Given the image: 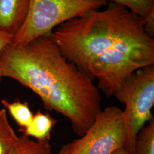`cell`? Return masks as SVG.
I'll list each match as a JSON object with an SVG mask.
<instances>
[{
	"mask_svg": "<svg viewBox=\"0 0 154 154\" xmlns=\"http://www.w3.org/2000/svg\"><path fill=\"white\" fill-rule=\"evenodd\" d=\"M134 154H154V118L138 132Z\"/></svg>",
	"mask_w": 154,
	"mask_h": 154,
	"instance_id": "11",
	"label": "cell"
},
{
	"mask_svg": "<svg viewBox=\"0 0 154 154\" xmlns=\"http://www.w3.org/2000/svg\"><path fill=\"white\" fill-rule=\"evenodd\" d=\"M18 139L8 121L6 112L0 119V154H11Z\"/></svg>",
	"mask_w": 154,
	"mask_h": 154,
	"instance_id": "10",
	"label": "cell"
},
{
	"mask_svg": "<svg viewBox=\"0 0 154 154\" xmlns=\"http://www.w3.org/2000/svg\"><path fill=\"white\" fill-rule=\"evenodd\" d=\"M113 95L125 105L123 114L127 142L125 149L129 154H134L138 132L154 118V65L130 74L122 81Z\"/></svg>",
	"mask_w": 154,
	"mask_h": 154,
	"instance_id": "4",
	"label": "cell"
},
{
	"mask_svg": "<svg viewBox=\"0 0 154 154\" xmlns=\"http://www.w3.org/2000/svg\"><path fill=\"white\" fill-rule=\"evenodd\" d=\"M30 0H0V32L14 37L28 14Z\"/></svg>",
	"mask_w": 154,
	"mask_h": 154,
	"instance_id": "6",
	"label": "cell"
},
{
	"mask_svg": "<svg viewBox=\"0 0 154 154\" xmlns=\"http://www.w3.org/2000/svg\"><path fill=\"white\" fill-rule=\"evenodd\" d=\"M0 72L33 91L46 110L66 117L79 137L102 110L93 79L63 55L51 34L22 46H8L0 55Z\"/></svg>",
	"mask_w": 154,
	"mask_h": 154,
	"instance_id": "2",
	"label": "cell"
},
{
	"mask_svg": "<svg viewBox=\"0 0 154 154\" xmlns=\"http://www.w3.org/2000/svg\"><path fill=\"white\" fill-rule=\"evenodd\" d=\"M144 30L145 33L151 38H154V11H151L144 18Z\"/></svg>",
	"mask_w": 154,
	"mask_h": 154,
	"instance_id": "13",
	"label": "cell"
},
{
	"mask_svg": "<svg viewBox=\"0 0 154 154\" xmlns=\"http://www.w3.org/2000/svg\"><path fill=\"white\" fill-rule=\"evenodd\" d=\"M107 4L106 0H30L26 18L11 44L22 46L51 34L62 23Z\"/></svg>",
	"mask_w": 154,
	"mask_h": 154,
	"instance_id": "3",
	"label": "cell"
},
{
	"mask_svg": "<svg viewBox=\"0 0 154 154\" xmlns=\"http://www.w3.org/2000/svg\"><path fill=\"white\" fill-rule=\"evenodd\" d=\"M58 154H69V152H68V144L63 146L61 148Z\"/></svg>",
	"mask_w": 154,
	"mask_h": 154,
	"instance_id": "15",
	"label": "cell"
},
{
	"mask_svg": "<svg viewBox=\"0 0 154 154\" xmlns=\"http://www.w3.org/2000/svg\"><path fill=\"white\" fill-rule=\"evenodd\" d=\"M1 103L5 110H8L11 116L22 130L30 124L34 115L27 103H23L20 100L9 102L6 99H2Z\"/></svg>",
	"mask_w": 154,
	"mask_h": 154,
	"instance_id": "9",
	"label": "cell"
},
{
	"mask_svg": "<svg viewBox=\"0 0 154 154\" xmlns=\"http://www.w3.org/2000/svg\"><path fill=\"white\" fill-rule=\"evenodd\" d=\"M57 121L49 114L37 112L33 116L30 124L22 130L23 135L26 137H32L37 140H48L50 132Z\"/></svg>",
	"mask_w": 154,
	"mask_h": 154,
	"instance_id": "7",
	"label": "cell"
},
{
	"mask_svg": "<svg viewBox=\"0 0 154 154\" xmlns=\"http://www.w3.org/2000/svg\"><path fill=\"white\" fill-rule=\"evenodd\" d=\"M112 154H129L125 148H121L116 150Z\"/></svg>",
	"mask_w": 154,
	"mask_h": 154,
	"instance_id": "16",
	"label": "cell"
},
{
	"mask_svg": "<svg viewBox=\"0 0 154 154\" xmlns=\"http://www.w3.org/2000/svg\"><path fill=\"white\" fill-rule=\"evenodd\" d=\"M126 7L132 13L145 18L154 11V0H106Z\"/></svg>",
	"mask_w": 154,
	"mask_h": 154,
	"instance_id": "12",
	"label": "cell"
},
{
	"mask_svg": "<svg viewBox=\"0 0 154 154\" xmlns=\"http://www.w3.org/2000/svg\"><path fill=\"white\" fill-rule=\"evenodd\" d=\"M6 112V110L5 109L0 110V119L1 118V117L4 114V113H5Z\"/></svg>",
	"mask_w": 154,
	"mask_h": 154,
	"instance_id": "17",
	"label": "cell"
},
{
	"mask_svg": "<svg viewBox=\"0 0 154 154\" xmlns=\"http://www.w3.org/2000/svg\"><path fill=\"white\" fill-rule=\"evenodd\" d=\"M11 154H54L48 140H34L24 135L20 137Z\"/></svg>",
	"mask_w": 154,
	"mask_h": 154,
	"instance_id": "8",
	"label": "cell"
},
{
	"mask_svg": "<svg viewBox=\"0 0 154 154\" xmlns=\"http://www.w3.org/2000/svg\"><path fill=\"white\" fill-rule=\"evenodd\" d=\"M127 130L123 110L115 106L101 110L81 138L68 143L69 154H112L125 148Z\"/></svg>",
	"mask_w": 154,
	"mask_h": 154,
	"instance_id": "5",
	"label": "cell"
},
{
	"mask_svg": "<svg viewBox=\"0 0 154 154\" xmlns=\"http://www.w3.org/2000/svg\"><path fill=\"white\" fill-rule=\"evenodd\" d=\"M55 28L51 37L66 58L92 78L99 90L113 95L133 72L154 65V38L144 30V18L108 2Z\"/></svg>",
	"mask_w": 154,
	"mask_h": 154,
	"instance_id": "1",
	"label": "cell"
},
{
	"mask_svg": "<svg viewBox=\"0 0 154 154\" xmlns=\"http://www.w3.org/2000/svg\"><path fill=\"white\" fill-rule=\"evenodd\" d=\"M14 36L8 33L0 32V55L2 51L9 45L13 43ZM2 77H1L0 72V81Z\"/></svg>",
	"mask_w": 154,
	"mask_h": 154,
	"instance_id": "14",
	"label": "cell"
}]
</instances>
